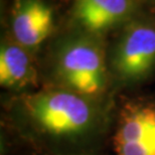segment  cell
Here are the masks:
<instances>
[{"label":"cell","mask_w":155,"mask_h":155,"mask_svg":"<svg viewBox=\"0 0 155 155\" xmlns=\"http://www.w3.org/2000/svg\"><path fill=\"white\" fill-rule=\"evenodd\" d=\"M115 99H94L58 87L11 95L3 125L33 150L78 152L99 149L113 125Z\"/></svg>","instance_id":"obj_1"},{"label":"cell","mask_w":155,"mask_h":155,"mask_svg":"<svg viewBox=\"0 0 155 155\" xmlns=\"http://www.w3.org/2000/svg\"><path fill=\"white\" fill-rule=\"evenodd\" d=\"M48 86L63 88L94 99H108L110 72L100 38L89 33L69 36L58 41L51 55Z\"/></svg>","instance_id":"obj_2"},{"label":"cell","mask_w":155,"mask_h":155,"mask_svg":"<svg viewBox=\"0 0 155 155\" xmlns=\"http://www.w3.org/2000/svg\"><path fill=\"white\" fill-rule=\"evenodd\" d=\"M111 140L114 155H155V98H124L117 104Z\"/></svg>","instance_id":"obj_3"},{"label":"cell","mask_w":155,"mask_h":155,"mask_svg":"<svg viewBox=\"0 0 155 155\" xmlns=\"http://www.w3.org/2000/svg\"><path fill=\"white\" fill-rule=\"evenodd\" d=\"M108 64L110 77L123 88L149 79L155 72V27L129 25L114 45Z\"/></svg>","instance_id":"obj_4"},{"label":"cell","mask_w":155,"mask_h":155,"mask_svg":"<svg viewBox=\"0 0 155 155\" xmlns=\"http://www.w3.org/2000/svg\"><path fill=\"white\" fill-rule=\"evenodd\" d=\"M54 26V12L43 0H19L11 20L12 40L35 54L51 36Z\"/></svg>","instance_id":"obj_5"},{"label":"cell","mask_w":155,"mask_h":155,"mask_svg":"<svg viewBox=\"0 0 155 155\" xmlns=\"http://www.w3.org/2000/svg\"><path fill=\"white\" fill-rule=\"evenodd\" d=\"M30 51L14 40H4L0 46V85L11 95L35 91L38 71Z\"/></svg>","instance_id":"obj_6"},{"label":"cell","mask_w":155,"mask_h":155,"mask_svg":"<svg viewBox=\"0 0 155 155\" xmlns=\"http://www.w3.org/2000/svg\"><path fill=\"white\" fill-rule=\"evenodd\" d=\"M133 0H75L73 14L86 33L100 36L129 19Z\"/></svg>","instance_id":"obj_7"},{"label":"cell","mask_w":155,"mask_h":155,"mask_svg":"<svg viewBox=\"0 0 155 155\" xmlns=\"http://www.w3.org/2000/svg\"><path fill=\"white\" fill-rule=\"evenodd\" d=\"M29 155H102L99 149L78 151V152H48V151H38L31 149Z\"/></svg>","instance_id":"obj_8"}]
</instances>
